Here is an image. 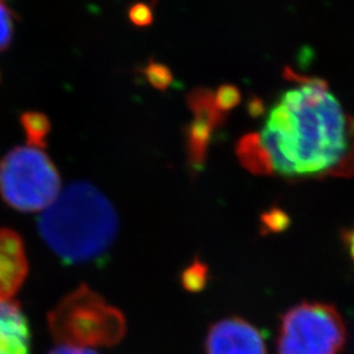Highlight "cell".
Wrapping results in <instances>:
<instances>
[{
	"label": "cell",
	"instance_id": "cell-2",
	"mask_svg": "<svg viewBox=\"0 0 354 354\" xmlns=\"http://www.w3.org/2000/svg\"><path fill=\"white\" fill-rule=\"evenodd\" d=\"M41 238L64 263L91 261L113 244L118 219L113 205L88 183L70 184L38 218Z\"/></svg>",
	"mask_w": 354,
	"mask_h": 354
},
{
	"label": "cell",
	"instance_id": "cell-14",
	"mask_svg": "<svg viewBox=\"0 0 354 354\" xmlns=\"http://www.w3.org/2000/svg\"><path fill=\"white\" fill-rule=\"evenodd\" d=\"M345 241H346V247H348V252L351 254V257L354 261V228L349 230L345 235Z\"/></svg>",
	"mask_w": 354,
	"mask_h": 354
},
{
	"label": "cell",
	"instance_id": "cell-9",
	"mask_svg": "<svg viewBox=\"0 0 354 354\" xmlns=\"http://www.w3.org/2000/svg\"><path fill=\"white\" fill-rule=\"evenodd\" d=\"M23 125L26 127L29 138L28 143L42 146L44 137L48 134L49 130L48 120L42 114L28 113L23 117Z\"/></svg>",
	"mask_w": 354,
	"mask_h": 354
},
{
	"label": "cell",
	"instance_id": "cell-8",
	"mask_svg": "<svg viewBox=\"0 0 354 354\" xmlns=\"http://www.w3.org/2000/svg\"><path fill=\"white\" fill-rule=\"evenodd\" d=\"M30 332L24 313L11 299H0V354H29Z\"/></svg>",
	"mask_w": 354,
	"mask_h": 354
},
{
	"label": "cell",
	"instance_id": "cell-13",
	"mask_svg": "<svg viewBox=\"0 0 354 354\" xmlns=\"http://www.w3.org/2000/svg\"><path fill=\"white\" fill-rule=\"evenodd\" d=\"M49 354H97L88 348H77L70 345H62L55 349H53Z\"/></svg>",
	"mask_w": 354,
	"mask_h": 354
},
{
	"label": "cell",
	"instance_id": "cell-10",
	"mask_svg": "<svg viewBox=\"0 0 354 354\" xmlns=\"http://www.w3.org/2000/svg\"><path fill=\"white\" fill-rule=\"evenodd\" d=\"M13 36V12L10 0H0V51L7 49Z\"/></svg>",
	"mask_w": 354,
	"mask_h": 354
},
{
	"label": "cell",
	"instance_id": "cell-4",
	"mask_svg": "<svg viewBox=\"0 0 354 354\" xmlns=\"http://www.w3.org/2000/svg\"><path fill=\"white\" fill-rule=\"evenodd\" d=\"M61 190L59 172L42 146L15 147L0 162V196L19 212L45 210Z\"/></svg>",
	"mask_w": 354,
	"mask_h": 354
},
{
	"label": "cell",
	"instance_id": "cell-3",
	"mask_svg": "<svg viewBox=\"0 0 354 354\" xmlns=\"http://www.w3.org/2000/svg\"><path fill=\"white\" fill-rule=\"evenodd\" d=\"M49 327L57 342L91 349L121 342L127 320L115 307L83 285L66 295L51 311Z\"/></svg>",
	"mask_w": 354,
	"mask_h": 354
},
{
	"label": "cell",
	"instance_id": "cell-7",
	"mask_svg": "<svg viewBox=\"0 0 354 354\" xmlns=\"http://www.w3.org/2000/svg\"><path fill=\"white\" fill-rule=\"evenodd\" d=\"M28 259L21 236L0 228V299H11L28 276Z\"/></svg>",
	"mask_w": 354,
	"mask_h": 354
},
{
	"label": "cell",
	"instance_id": "cell-1",
	"mask_svg": "<svg viewBox=\"0 0 354 354\" xmlns=\"http://www.w3.org/2000/svg\"><path fill=\"white\" fill-rule=\"evenodd\" d=\"M253 174L285 178L354 174V118L324 80L298 77L268 111L261 127L239 143Z\"/></svg>",
	"mask_w": 354,
	"mask_h": 354
},
{
	"label": "cell",
	"instance_id": "cell-6",
	"mask_svg": "<svg viewBox=\"0 0 354 354\" xmlns=\"http://www.w3.org/2000/svg\"><path fill=\"white\" fill-rule=\"evenodd\" d=\"M205 351L206 354H268L261 332L239 317H228L213 324Z\"/></svg>",
	"mask_w": 354,
	"mask_h": 354
},
{
	"label": "cell",
	"instance_id": "cell-5",
	"mask_svg": "<svg viewBox=\"0 0 354 354\" xmlns=\"http://www.w3.org/2000/svg\"><path fill=\"white\" fill-rule=\"evenodd\" d=\"M346 328L339 311L327 304H301L281 320L277 354H340Z\"/></svg>",
	"mask_w": 354,
	"mask_h": 354
},
{
	"label": "cell",
	"instance_id": "cell-12",
	"mask_svg": "<svg viewBox=\"0 0 354 354\" xmlns=\"http://www.w3.org/2000/svg\"><path fill=\"white\" fill-rule=\"evenodd\" d=\"M130 20L133 21V24L137 26H150L153 19L151 8L146 4H136L131 10H130Z\"/></svg>",
	"mask_w": 354,
	"mask_h": 354
},
{
	"label": "cell",
	"instance_id": "cell-11",
	"mask_svg": "<svg viewBox=\"0 0 354 354\" xmlns=\"http://www.w3.org/2000/svg\"><path fill=\"white\" fill-rule=\"evenodd\" d=\"M146 74H147L149 80L151 82L152 86L156 88H165L172 82L171 71L168 67H165V64L151 62L147 66Z\"/></svg>",
	"mask_w": 354,
	"mask_h": 354
}]
</instances>
